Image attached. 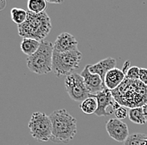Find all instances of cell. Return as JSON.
I'll return each mask as SVG.
<instances>
[{
  "mask_svg": "<svg viewBox=\"0 0 147 145\" xmlns=\"http://www.w3.org/2000/svg\"><path fill=\"white\" fill-rule=\"evenodd\" d=\"M111 92L114 99L121 107L132 109L142 108L147 104V86L140 80L125 78L116 89Z\"/></svg>",
  "mask_w": 147,
  "mask_h": 145,
  "instance_id": "obj_1",
  "label": "cell"
},
{
  "mask_svg": "<svg viewBox=\"0 0 147 145\" xmlns=\"http://www.w3.org/2000/svg\"><path fill=\"white\" fill-rule=\"evenodd\" d=\"M49 118L52 122V139L54 143H69L77 133V120L65 109L53 112Z\"/></svg>",
  "mask_w": 147,
  "mask_h": 145,
  "instance_id": "obj_2",
  "label": "cell"
},
{
  "mask_svg": "<svg viewBox=\"0 0 147 145\" xmlns=\"http://www.w3.org/2000/svg\"><path fill=\"white\" fill-rule=\"evenodd\" d=\"M52 29V23L46 12L34 14L28 11L26 21L18 26V35L24 38L34 39L39 42L49 35Z\"/></svg>",
  "mask_w": 147,
  "mask_h": 145,
  "instance_id": "obj_3",
  "label": "cell"
},
{
  "mask_svg": "<svg viewBox=\"0 0 147 145\" xmlns=\"http://www.w3.org/2000/svg\"><path fill=\"white\" fill-rule=\"evenodd\" d=\"M54 44L42 41L38 50L34 54L28 56L26 62L30 71L37 75H46L53 71Z\"/></svg>",
  "mask_w": 147,
  "mask_h": 145,
  "instance_id": "obj_4",
  "label": "cell"
},
{
  "mask_svg": "<svg viewBox=\"0 0 147 145\" xmlns=\"http://www.w3.org/2000/svg\"><path fill=\"white\" fill-rule=\"evenodd\" d=\"M82 60V53L78 50L59 53L54 50L53 54V71L57 77L67 76L78 69Z\"/></svg>",
  "mask_w": 147,
  "mask_h": 145,
  "instance_id": "obj_5",
  "label": "cell"
},
{
  "mask_svg": "<svg viewBox=\"0 0 147 145\" xmlns=\"http://www.w3.org/2000/svg\"><path fill=\"white\" fill-rule=\"evenodd\" d=\"M28 128L32 137L38 142H48L52 139V122L49 116L44 112H35L32 114Z\"/></svg>",
  "mask_w": 147,
  "mask_h": 145,
  "instance_id": "obj_6",
  "label": "cell"
},
{
  "mask_svg": "<svg viewBox=\"0 0 147 145\" xmlns=\"http://www.w3.org/2000/svg\"><path fill=\"white\" fill-rule=\"evenodd\" d=\"M64 85L68 95L74 101L81 103L84 100L91 96L80 74L72 73L67 76L64 80Z\"/></svg>",
  "mask_w": 147,
  "mask_h": 145,
  "instance_id": "obj_7",
  "label": "cell"
},
{
  "mask_svg": "<svg viewBox=\"0 0 147 145\" xmlns=\"http://www.w3.org/2000/svg\"><path fill=\"white\" fill-rule=\"evenodd\" d=\"M106 132L109 136L116 142H125L129 135V128L126 123L116 118H111L106 123Z\"/></svg>",
  "mask_w": 147,
  "mask_h": 145,
  "instance_id": "obj_8",
  "label": "cell"
},
{
  "mask_svg": "<svg viewBox=\"0 0 147 145\" xmlns=\"http://www.w3.org/2000/svg\"><path fill=\"white\" fill-rule=\"evenodd\" d=\"M92 97H94L97 100V102H98V109L95 112L96 116L106 117V116L111 114L108 111V109L111 108L113 110V105L115 101V100L114 99V97L112 96L111 91L105 88L103 91H100L94 95H92Z\"/></svg>",
  "mask_w": 147,
  "mask_h": 145,
  "instance_id": "obj_9",
  "label": "cell"
},
{
  "mask_svg": "<svg viewBox=\"0 0 147 145\" xmlns=\"http://www.w3.org/2000/svg\"><path fill=\"white\" fill-rule=\"evenodd\" d=\"M129 65H130V61H126L123 65L122 70L118 69V68H114V69L110 70L105 77V88H107L110 91H113V90L116 89L119 85L125 81V72L130 67Z\"/></svg>",
  "mask_w": 147,
  "mask_h": 145,
  "instance_id": "obj_10",
  "label": "cell"
},
{
  "mask_svg": "<svg viewBox=\"0 0 147 145\" xmlns=\"http://www.w3.org/2000/svg\"><path fill=\"white\" fill-rule=\"evenodd\" d=\"M80 76L83 77L84 84L91 96L105 89V82L102 80L100 76L90 72L88 65H85L82 72L80 73Z\"/></svg>",
  "mask_w": 147,
  "mask_h": 145,
  "instance_id": "obj_11",
  "label": "cell"
},
{
  "mask_svg": "<svg viewBox=\"0 0 147 145\" xmlns=\"http://www.w3.org/2000/svg\"><path fill=\"white\" fill-rule=\"evenodd\" d=\"M78 46V41L75 37L69 33L64 32L60 34L54 43L55 51L59 53H65L69 51L74 50Z\"/></svg>",
  "mask_w": 147,
  "mask_h": 145,
  "instance_id": "obj_12",
  "label": "cell"
},
{
  "mask_svg": "<svg viewBox=\"0 0 147 145\" xmlns=\"http://www.w3.org/2000/svg\"><path fill=\"white\" fill-rule=\"evenodd\" d=\"M89 65V70L91 73L98 74L100 76L102 80L105 82V77L106 74L110 71V70L116 68V60L112 57H107L98 63L94 65Z\"/></svg>",
  "mask_w": 147,
  "mask_h": 145,
  "instance_id": "obj_13",
  "label": "cell"
},
{
  "mask_svg": "<svg viewBox=\"0 0 147 145\" xmlns=\"http://www.w3.org/2000/svg\"><path fill=\"white\" fill-rule=\"evenodd\" d=\"M40 45H41V42L38 41L34 39L24 38L21 41L20 49L24 54H25L28 56H30V55L34 54L38 50Z\"/></svg>",
  "mask_w": 147,
  "mask_h": 145,
  "instance_id": "obj_14",
  "label": "cell"
},
{
  "mask_svg": "<svg viewBox=\"0 0 147 145\" xmlns=\"http://www.w3.org/2000/svg\"><path fill=\"white\" fill-rule=\"evenodd\" d=\"M80 108L84 114H87V115H91L94 113L95 114V112L98 109L97 100L94 97L90 96V97L83 101L80 105Z\"/></svg>",
  "mask_w": 147,
  "mask_h": 145,
  "instance_id": "obj_15",
  "label": "cell"
},
{
  "mask_svg": "<svg viewBox=\"0 0 147 145\" xmlns=\"http://www.w3.org/2000/svg\"><path fill=\"white\" fill-rule=\"evenodd\" d=\"M129 119L136 123L140 125H144L146 123V119L145 118V115L143 113V109L142 108H136L129 109Z\"/></svg>",
  "mask_w": 147,
  "mask_h": 145,
  "instance_id": "obj_16",
  "label": "cell"
},
{
  "mask_svg": "<svg viewBox=\"0 0 147 145\" xmlns=\"http://www.w3.org/2000/svg\"><path fill=\"white\" fill-rule=\"evenodd\" d=\"M28 9L34 14H41L45 12L47 2L45 0H28L27 2Z\"/></svg>",
  "mask_w": 147,
  "mask_h": 145,
  "instance_id": "obj_17",
  "label": "cell"
},
{
  "mask_svg": "<svg viewBox=\"0 0 147 145\" xmlns=\"http://www.w3.org/2000/svg\"><path fill=\"white\" fill-rule=\"evenodd\" d=\"M11 18L16 25H21L24 24L28 17V11L20 8H13L11 9Z\"/></svg>",
  "mask_w": 147,
  "mask_h": 145,
  "instance_id": "obj_18",
  "label": "cell"
},
{
  "mask_svg": "<svg viewBox=\"0 0 147 145\" xmlns=\"http://www.w3.org/2000/svg\"><path fill=\"white\" fill-rule=\"evenodd\" d=\"M146 138L147 134L146 133H133L127 138L124 142V145H141L142 141Z\"/></svg>",
  "mask_w": 147,
  "mask_h": 145,
  "instance_id": "obj_19",
  "label": "cell"
},
{
  "mask_svg": "<svg viewBox=\"0 0 147 145\" xmlns=\"http://www.w3.org/2000/svg\"><path fill=\"white\" fill-rule=\"evenodd\" d=\"M140 68L138 66H130L125 72V78L129 80H139Z\"/></svg>",
  "mask_w": 147,
  "mask_h": 145,
  "instance_id": "obj_20",
  "label": "cell"
},
{
  "mask_svg": "<svg viewBox=\"0 0 147 145\" xmlns=\"http://www.w3.org/2000/svg\"><path fill=\"white\" fill-rule=\"evenodd\" d=\"M114 114L115 116V118L119 119V120L125 119L127 117V115H129V113H127V109L125 108V107H120L119 109L115 111Z\"/></svg>",
  "mask_w": 147,
  "mask_h": 145,
  "instance_id": "obj_21",
  "label": "cell"
},
{
  "mask_svg": "<svg viewBox=\"0 0 147 145\" xmlns=\"http://www.w3.org/2000/svg\"><path fill=\"white\" fill-rule=\"evenodd\" d=\"M139 80L147 86V69H146V68H140Z\"/></svg>",
  "mask_w": 147,
  "mask_h": 145,
  "instance_id": "obj_22",
  "label": "cell"
},
{
  "mask_svg": "<svg viewBox=\"0 0 147 145\" xmlns=\"http://www.w3.org/2000/svg\"><path fill=\"white\" fill-rule=\"evenodd\" d=\"M142 109H143V113H144V115H145V118L146 119L147 121V104L146 105H145V106H143L142 107Z\"/></svg>",
  "mask_w": 147,
  "mask_h": 145,
  "instance_id": "obj_23",
  "label": "cell"
},
{
  "mask_svg": "<svg viewBox=\"0 0 147 145\" xmlns=\"http://www.w3.org/2000/svg\"><path fill=\"white\" fill-rule=\"evenodd\" d=\"M47 3H62L63 1H50V0H48Z\"/></svg>",
  "mask_w": 147,
  "mask_h": 145,
  "instance_id": "obj_24",
  "label": "cell"
},
{
  "mask_svg": "<svg viewBox=\"0 0 147 145\" xmlns=\"http://www.w3.org/2000/svg\"><path fill=\"white\" fill-rule=\"evenodd\" d=\"M0 3H1V9H3L6 4V2L4 0H0Z\"/></svg>",
  "mask_w": 147,
  "mask_h": 145,
  "instance_id": "obj_25",
  "label": "cell"
},
{
  "mask_svg": "<svg viewBox=\"0 0 147 145\" xmlns=\"http://www.w3.org/2000/svg\"><path fill=\"white\" fill-rule=\"evenodd\" d=\"M141 145H147V138L142 141V144H141Z\"/></svg>",
  "mask_w": 147,
  "mask_h": 145,
  "instance_id": "obj_26",
  "label": "cell"
}]
</instances>
